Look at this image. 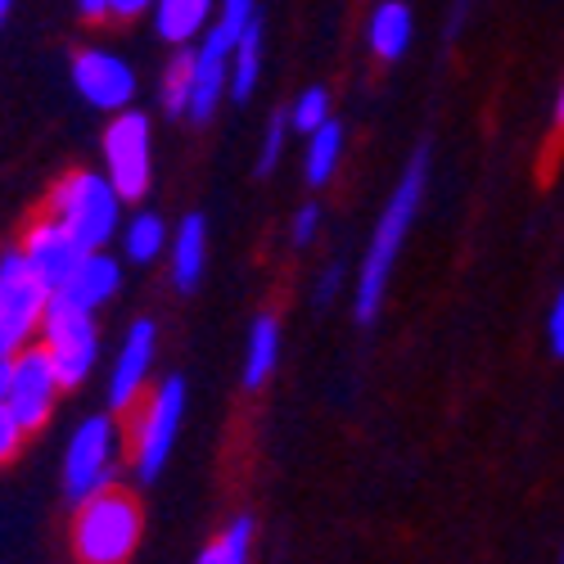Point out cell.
<instances>
[{"label": "cell", "instance_id": "obj_25", "mask_svg": "<svg viewBox=\"0 0 564 564\" xmlns=\"http://www.w3.org/2000/svg\"><path fill=\"white\" fill-rule=\"evenodd\" d=\"M290 118L285 113H271L267 118V127H262V145H258V176H271L275 172V163H280V154H285V145H290Z\"/></svg>", "mask_w": 564, "mask_h": 564}, {"label": "cell", "instance_id": "obj_14", "mask_svg": "<svg viewBox=\"0 0 564 564\" xmlns=\"http://www.w3.org/2000/svg\"><path fill=\"white\" fill-rule=\"evenodd\" d=\"M122 290V267L118 258H109L105 249H90L82 258V267L64 280V285L55 290V299L82 307V312H100L105 303H113V294Z\"/></svg>", "mask_w": 564, "mask_h": 564}, {"label": "cell", "instance_id": "obj_12", "mask_svg": "<svg viewBox=\"0 0 564 564\" xmlns=\"http://www.w3.org/2000/svg\"><path fill=\"white\" fill-rule=\"evenodd\" d=\"M154 352H159V325L150 316H135L118 344L113 370H109V411H131L145 393L154 375Z\"/></svg>", "mask_w": 564, "mask_h": 564}, {"label": "cell", "instance_id": "obj_10", "mask_svg": "<svg viewBox=\"0 0 564 564\" xmlns=\"http://www.w3.org/2000/svg\"><path fill=\"white\" fill-rule=\"evenodd\" d=\"M45 303H51V290L36 280V271L28 267V258L19 249L0 253V321H6V330L14 335L19 348L36 339Z\"/></svg>", "mask_w": 564, "mask_h": 564}, {"label": "cell", "instance_id": "obj_17", "mask_svg": "<svg viewBox=\"0 0 564 564\" xmlns=\"http://www.w3.org/2000/svg\"><path fill=\"white\" fill-rule=\"evenodd\" d=\"M150 14L159 41L176 51V45H195L208 32V23L217 19V0H154Z\"/></svg>", "mask_w": 564, "mask_h": 564}, {"label": "cell", "instance_id": "obj_9", "mask_svg": "<svg viewBox=\"0 0 564 564\" xmlns=\"http://www.w3.org/2000/svg\"><path fill=\"white\" fill-rule=\"evenodd\" d=\"M73 90L90 105V109H100V113H122L131 109L135 100V68L113 55V51H100V45H86V51L73 55Z\"/></svg>", "mask_w": 564, "mask_h": 564}, {"label": "cell", "instance_id": "obj_22", "mask_svg": "<svg viewBox=\"0 0 564 564\" xmlns=\"http://www.w3.org/2000/svg\"><path fill=\"white\" fill-rule=\"evenodd\" d=\"M163 249H167V221L159 213H135L131 221H122V253H127V262L145 267Z\"/></svg>", "mask_w": 564, "mask_h": 564}, {"label": "cell", "instance_id": "obj_28", "mask_svg": "<svg viewBox=\"0 0 564 564\" xmlns=\"http://www.w3.org/2000/svg\"><path fill=\"white\" fill-rule=\"evenodd\" d=\"M321 221H325V213H321V204H316V199L299 204V213H294V221H290V245H294V249H307V245L316 240Z\"/></svg>", "mask_w": 564, "mask_h": 564}, {"label": "cell", "instance_id": "obj_16", "mask_svg": "<svg viewBox=\"0 0 564 564\" xmlns=\"http://www.w3.org/2000/svg\"><path fill=\"white\" fill-rule=\"evenodd\" d=\"M411 36H415V19H411V6L406 0H380L366 19V45L375 59L384 64H398L406 51H411Z\"/></svg>", "mask_w": 564, "mask_h": 564}, {"label": "cell", "instance_id": "obj_19", "mask_svg": "<svg viewBox=\"0 0 564 564\" xmlns=\"http://www.w3.org/2000/svg\"><path fill=\"white\" fill-rule=\"evenodd\" d=\"M307 140V150H303V181L312 185V191H325L335 176H339V163H344V122L330 118V122H321Z\"/></svg>", "mask_w": 564, "mask_h": 564}, {"label": "cell", "instance_id": "obj_27", "mask_svg": "<svg viewBox=\"0 0 564 564\" xmlns=\"http://www.w3.org/2000/svg\"><path fill=\"white\" fill-rule=\"evenodd\" d=\"M344 275H348V262L344 258H330L321 271H316V285H312V307H330L335 294L344 290Z\"/></svg>", "mask_w": 564, "mask_h": 564}, {"label": "cell", "instance_id": "obj_11", "mask_svg": "<svg viewBox=\"0 0 564 564\" xmlns=\"http://www.w3.org/2000/svg\"><path fill=\"white\" fill-rule=\"evenodd\" d=\"M19 253L28 258V267L36 271V280L45 290H59L64 280L82 267V258L90 253L68 226H59L51 213H36L28 226H23V240H19Z\"/></svg>", "mask_w": 564, "mask_h": 564}, {"label": "cell", "instance_id": "obj_1", "mask_svg": "<svg viewBox=\"0 0 564 564\" xmlns=\"http://www.w3.org/2000/svg\"><path fill=\"white\" fill-rule=\"evenodd\" d=\"M425 191H430V145H420L398 185H393V195L380 213V221H375L370 230V245L361 253V267H357V294H352V316L357 325H370L375 316H380L384 307V294H389V280H393V267H398V253L406 245V230L415 226L420 217V204H425Z\"/></svg>", "mask_w": 564, "mask_h": 564}, {"label": "cell", "instance_id": "obj_24", "mask_svg": "<svg viewBox=\"0 0 564 564\" xmlns=\"http://www.w3.org/2000/svg\"><path fill=\"white\" fill-rule=\"evenodd\" d=\"M285 118H290V131H294V135H312L321 122L335 118V113H330V90H325V86L299 90V100L285 109Z\"/></svg>", "mask_w": 564, "mask_h": 564}, {"label": "cell", "instance_id": "obj_13", "mask_svg": "<svg viewBox=\"0 0 564 564\" xmlns=\"http://www.w3.org/2000/svg\"><path fill=\"white\" fill-rule=\"evenodd\" d=\"M230 36L221 23H208V32L195 41V77H191V122H213V113L226 100V73H230Z\"/></svg>", "mask_w": 564, "mask_h": 564}, {"label": "cell", "instance_id": "obj_34", "mask_svg": "<svg viewBox=\"0 0 564 564\" xmlns=\"http://www.w3.org/2000/svg\"><path fill=\"white\" fill-rule=\"evenodd\" d=\"M19 352V344H14V335L6 330V321H0V357H14Z\"/></svg>", "mask_w": 564, "mask_h": 564}, {"label": "cell", "instance_id": "obj_2", "mask_svg": "<svg viewBox=\"0 0 564 564\" xmlns=\"http://www.w3.org/2000/svg\"><path fill=\"white\" fill-rule=\"evenodd\" d=\"M140 538H145V510L122 488H105L77 501L73 551L77 564H131Z\"/></svg>", "mask_w": 564, "mask_h": 564}, {"label": "cell", "instance_id": "obj_35", "mask_svg": "<svg viewBox=\"0 0 564 564\" xmlns=\"http://www.w3.org/2000/svg\"><path fill=\"white\" fill-rule=\"evenodd\" d=\"M6 380H10V357H0V402H6Z\"/></svg>", "mask_w": 564, "mask_h": 564}, {"label": "cell", "instance_id": "obj_4", "mask_svg": "<svg viewBox=\"0 0 564 564\" xmlns=\"http://www.w3.org/2000/svg\"><path fill=\"white\" fill-rule=\"evenodd\" d=\"M118 469H122V434H118V420L109 411L86 415L82 425L68 438L64 452V497L77 506L86 497H96L105 488L118 484Z\"/></svg>", "mask_w": 564, "mask_h": 564}, {"label": "cell", "instance_id": "obj_15", "mask_svg": "<svg viewBox=\"0 0 564 564\" xmlns=\"http://www.w3.org/2000/svg\"><path fill=\"white\" fill-rule=\"evenodd\" d=\"M167 249H172V290L195 294L204 280V267H208V217L185 213L181 226L167 235Z\"/></svg>", "mask_w": 564, "mask_h": 564}, {"label": "cell", "instance_id": "obj_30", "mask_svg": "<svg viewBox=\"0 0 564 564\" xmlns=\"http://www.w3.org/2000/svg\"><path fill=\"white\" fill-rule=\"evenodd\" d=\"M546 344H551V357L564 361V285H560V294L551 299V312H546Z\"/></svg>", "mask_w": 564, "mask_h": 564}, {"label": "cell", "instance_id": "obj_29", "mask_svg": "<svg viewBox=\"0 0 564 564\" xmlns=\"http://www.w3.org/2000/svg\"><path fill=\"white\" fill-rule=\"evenodd\" d=\"M23 443H28V430L19 425V415L6 402H0V465H10Z\"/></svg>", "mask_w": 564, "mask_h": 564}, {"label": "cell", "instance_id": "obj_3", "mask_svg": "<svg viewBox=\"0 0 564 564\" xmlns=\"http://www.w3.org/2000/svg\"><path fill=\"white\" fill-rule=\"evenodd\" d=\"M59 226H68L86 249H105L113 235L122 230V199L109 185L105 172H90V167H73L64 172L51 195H45V208Z\"/></svg>", "mask_w": 564, "mask_h": 564}, {"label": "cell", "instance_id": "obj_6", "mask_svg": "<svg viewBox=\"0 0 564 564\" xmlns=\"http://www.w3.org/2000/svg\"><path fill=\"white\" fill-rule=\"evenodd\" d=\"M181 415H185V380L181 375H167L159 380L145 402H140V415H135V434H131V469L140 484H154L163 475V465L176 447V434H181Z\"/></svg>", "mask_w": 564, "mask_h": 564}, {"label": "cell", "instance_id": "obj_37", "mask_svg": "<svg viewBox=\"0 0 564 564\" xmlns=\"http://www.w3.org/2000/svg\"><path fill=\"white\" fill-rule=\"evenodd\" d=\"M555 564H564V542H560V560H555Z\"/></svg>", "mask_w": 564, "mask_h": 564}, {"label": "cell", "instance_id": "obj_31", "mask_svg": "<svg viewBox=\"0 0 564 564\" xmlns=\"http://www.w3.org/2000/svg\"><path fill=\"white\" fill-rule=\"evenodd\" d=\"M77 14L86 23H100V19H113V0H77Z\"/></svg>", "mask_w": 564, "mask_h": 564}, {"label": "cell", "instance_id": "obj_23", "mask_svg": "<svg viewBox=\"0 0 564 564\" xmlns=\"http://www.w3.org/2000/svg\"><path fill=\"white\" fill-rule=\"evenodd\" d=\"M253 538H258L253 514H235V520L204 546V555H199L195 564H249V555H253Z\"/></svg>", "mask_w": 564, "mask_h": 564}, {"label": "cell", "instance_id": "obj_5", "mask_svg": "<svg viewBox=\"0 0 564 564\" xmlns=\"http://www.w3.org/2000/svg\"><path fill=\"white\" fill-rule=\"evenodd\" d=\"M36 344L51 352L64 393L68 389H82L90 375H96V361H100V325H96V312H82V307H73V303H64V299L51 294V303H45V316H41V330H36Z\"/></svg>", "mask_w": 564, "mask_h": 564}, {"label": "cell", "instance_id": "obj_32", "mask_svg": "<svg viewBox=\"0 0 564 564\" xmlns=\"http://www.w3.org/2000/svg\"><path fill=\"white\" fill-rule=\"evenodd\" d=\"M154 0H113V19H140V14H150Z\"/></svg>", "mask_w": 564, "mask_h": 564}, {"label": "cell", "instance_id": "obj_20", "mask_svg": "<svg viewBox=\"0 0 564 564\" xmlns=\"http://www.w3.org/2000/svg\"><path fill=\"white\" fill-rule=\"evenodd\" d=\"M280 366V321L271 312H262L249 325V348H245V389L258 393Z\"/></svg>", "mask_w": 564, "mask_h": 564}, {"label": "cell", "instance_id": "obj_36", "mask_svg": "<svg viewBox=\"0 0 564 564\" xmlns=\"http://www.w3.org/2000/svg\"><path fill=\"white\" fill-rule=\"evenodd\" d=\"M10 14H14V0H0V28L10 23Z\"/></svg>", "mask_w": 564, "mask_h": 564}, {"label": "cell", "instance_id": "obj_21", "mask_svg": "<svg viewBox=\"0 0 564 564\" xmlns=\"http://www.w3.org/2000/svg\"><path fill=\"white\" fill-rule=\"evenodd\" d=\"M191 77H195V45H176L159 77V105L167 118L191 113Z\"/></svg>", "mask_w": 564, "mask_h": 564}, {"label": "cell", "instance_id": "obj_33", "mask_svg": "<svg viewBox=\"0 0 564 564\" xmlns=\"http://www.w3.org/2000/svg\"><path fill=\"white\" fill-rule=\"evenodd\" d=\"M551 127L564 135V82H560V90H555V105H551Z\"/></svg>", "mask_w": 564, "mask_h": 564}, {"label": "cell", "instance_id": "obj_26", "mask_svg": "<svg viewBox=\"0 0 564 564\" xmlns=\"http://www.w3.org/2000/svg\"><path fill=\"white\" fill-rule=\"evenodd\" d=\"M258 19H262L258 0H221V14H217L213 23H221L230 41H240V32H245L249 23H258Z\"/></svg>", "mask_w": 564, "mask_h": 564}, {"label": "cell", "instance_id": "obj_18", "mask_svg": "<svg viewBox=\"0 0 564 564\" xmlns=\"http://www.w3.org/2000/svg\"><path fill=\"white\" fill-rule=\"evenodd\" d=\"M262 41H267V28H262V19H258V23H249V28L240 32V41L230 45L226 96H230L235 105H249L253 90H258V82H262Z\"/></svg>", "mask_w": 564, "mask_h": 564}, {"label": "cell", "instance_id": "obj_7", "mask_svg": "<svg viewBox=\"0 0 564 564\" xmlns=\"http://www.w3.org/2000/svg\"><path fill=\"white\" fill-rule=\"evenodd\" d=\"M100 154H105V176L118 191L122 204H135L150 195V181H154V131L150 118L122 109L113 113V122L105 127L100 140Z\"/></svg>", "mask_w": 564, "mask_h": 564}, {"label": "cell", "instance_id": "obj_8", "mask_svg": "<svg viewBox=\"0 0 564 564\" xmlns=\"http://www.w3.org/2000/svg\"><path fill=\"white\" fill-rule=\"evenodd\" d=\"M64 384L55 375V361L41 344H23L14 357H10V380H6V406L19 415V425L28 434L45 430L55 402H59Z\"/></svg>", "mask_w": 564, "mask_h": 564}]
</instances>
